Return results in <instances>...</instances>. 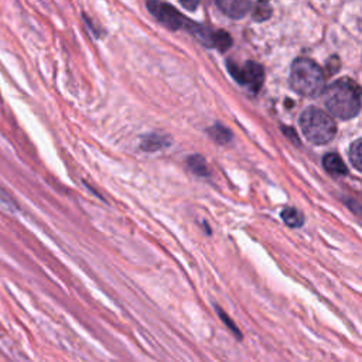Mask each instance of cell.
<instances>
[{
    "mask_svg": "<svg viewBox=\"0 0 362 362\" xmlns=\"http://www.w3.org/2000/svg\"><path fill=\"white\" fill-rule=\"evenodd\" d=\"M148 11L167 28L170 30H189L192 23L191 20L185 18L174 6L163 1H148L147 4Z\"/></svg>",
    "mask_w": 362,
    "mask_h": 362,
    "instance_id": "obj_4",
    "label": "cell"
},
{
    "mask_svg": "<svg viewBox=\"0 0 362 362\" xmlns=\"http://www.w3.org/2000/svg\"><path fill=\"white\" fill-rule=\"evenodd\" d=\"M181 4L187 8H195L197 7V3H188V1H181Z\"/></svg>",
    "mask_w": 362,
    "mask_h": 362,
    "instance_id": "obj_17",
    "label": "cell"
},
{
    "mask_svg": "<svg viewBox=\"0 0 362 362\" xmlns=\"http://www.w3.org/2000/svg\"><path fill=\"white\" fill-rule=\"evenodd\" d=\"M270 14H272L270 4L264 3V1H260V3L253 4V18H255L256 21H263V20L269 18Z\"/></svg>",
    "mask_w": 362,
    "mask_h": 362,
    "instance_id": "obj_14",
    "label": "cell"
},
{
    "mask_svg": "<svg viewBox=\"0 0 362 362\" xmlns=\"http://www.w3.org/2000/svg\"><path fill=\"white\" fill-rule=\"evenodd\" d=\"M348 205H349V208H351L356 215L362 216V206H359L356 202H349Z\"/></svg>",
    "mask_w": 362,
    "mask_h": 362,
    "instance_id": "obj_16",
    "label": "cell"
},
{
    "mask_svg": "<svg viewBox=\"0 0 362 362\" xmlns=\"http://www.w3.org/2000/svg\"><path fill=\"white\" fill-rule=\"evenodd\" d=\"M298 123L305 139L314 144L329 143L337 133L334 119L318 107H307L301 113Z\"/></svg>",
    "mask_w": 362,
    "mask_h": 362,
    "instance_id": "obj_3",
    "label": "cell"
},
{
    "mask_svg": "<svg viewBox=\"0 0 362 362\" xmlns=\"http://www.w3.org/2000/svg\"><path fill=\"white\" fill-rule=\"evenodd\" d=\"M281 218L291 228H298V226H301L304 223L303 214L298 209H296V208H286V209H283Z\"/></svg>",
    "mask_w": 362,
    "mask_h": 362,
    "instance_id": "obj_9",
    "label": "cell"
},
{
    "mask_svg": "<svg viewBox=\"0 0 362 362\" xmlns=\"http://www.w3.org/2000/svg\"><path fill=\"white\" fill-rule=\"evenodd\" d=\"M322 98L327 109L335 117L351 119L361 110V86L349 78H341L331 83L327 89H324Z\"/></svg>",
    "mask_w": 362,
    "mask_h": 362,
    "instance_id": "obj_1",
    "label": "cell"
},
{
    "mask_svg": "<svg viewBox=\"0 0 362 362\" xmlns=\"http://www.w3.org/2000/svg\"><path fill=\"white\" fill-rule=\"evenodd\" d=\"M228 68L230 75L239 83L246 85L253 92H257L263 83V78H264L263 68L253 61H247L242 66H238L233 62H228Z\"/></svg>",
    "mask_w": 362,
    "mask_h": 362,
    "instance_id": "obj_5",
    "label": "cell"
},
{
    "mask_svg": "<svg viewBox=\"0 0 362 362\" xmlns=\"http://www.w3.org/2000/svg\"><path fill=\"white\" fill-rule=\"evenodd\" d=\"M216 6L226 16L232 18H240L250 10V7H253V3L246 0H222V1H216Z\"/></svg>",
    "mask_w": 362,
    "mask_h": 362,
    "instance_id": "obj_6",
    "label": "cell"
},
{
    "mask_svg": "<svg viewBox=\"0 0 362 362\" xmlns=\"http://www.w3.org/2000/svg\"><path fill=\"white\" fill-rule=\"evenodd\" d=\"M349 158L354 167L362 173V139L352 143L349 148Z\"/></svg>",
    "mask_w": 362,
    "mask_h": 362,
    "instance_id": "obj_11",
    "label": "cell"
},
{
    "mask_svg": "<svg viewBox=\"0 0 362 362\" xmlns=\"http://www.w3.org/2000/svg\"><path fill=\"white\" fill-rule=\"evenodd\" d=\"M322 164H324V168L329 173V174H334V175H345L348 173L346 170V165L345 163L342 161V158L335 154V153H328L324 156L322 158Z\"/></svg>",
    "mask_w": 362,
    "mask_h": 362,
    "instance_id": "obj_8",
    "label": "cell"
},
{
    "mask_svg": "<svg viewBox=\"0 0 362 362\" xmlns=\"http://www.w3.org/2000/svg\"><path fill=\"white\" fill-rule=\"evenodd\" d=\"M325 76L322 68L310 58H297L291 64L290 85L291 88L308 98L318 96L324 92Z\"/></svg>",
    "mask_w": 362,
    "mask_h": 362,
    "instance_id": "obj_2",
    "label": "cell"
},
{
    "mask_svg": "<svg viewBox=\"0 0 362 362\" xmlns=\"http://www.w3.org/2000/svg\"><path fill=\"white\" fill-rule=\"evenodd\" d=\"M216 313H218V315H219V318L223 321V324L233 332V335L238 338V339H242V334H240V331H239V328L236 327V324L226 315V313L222 310V308H219V307H216Z\"/></svg>",
    "mask_w": 362,
    "mask_h": 362,
    "instance_id": "obj_15",
    "label": "cell"
},
{
    "mask_svg": "<svg viewBox=\"0 0 362 362\" xmlns=\"http://www.w3.org/2000/svg\"><path fill=\"white\" fill-rule=\"evenodd\" d=\"M170 144V139L163 134H147L140 141V148L144 151H157Z\"/></svg>",
    "mask_w": 362,
    "mask_h": 362,
    "instance_id": "obj_7",
    "label": "cell"
},
{
    "mask_svg": "<svg viewBox=\"0 0 362 362\" xmlns=\"http://www.w3.org/2000/svg\"><path fill=\"white\" fill-rule=\"evenodd\" d=\"M232 38L226 31H214L212 34V47H216L221 51H225L230 47Z\"/></svg>",
    "mask_w": 362,
    "mask_h": 362,
    "instance_id": "obj_12",
    "label": "cell"
},
{
    "mask_svg": "<svg viewBox=\"0 0 362 362\" xmlns=\"http://www.w3.org/2000/svg\"><path fill=\"white\" fill-rule=\"evenodd\" d=\"M188 165L189 168L198 174V175H208V167L205 160L201 156H192L188 158Z\"/></svg>",
    "mask_w": 362,
    "mask_h": 362,
    "instance_id": "obj_13",
    "label": "cell"
},
{
    "mask_svg": "<svg viewBox=\"0 0 362 362\" xmlns=\"http://www.w3.org/2000/svg\"><path fill=\"white\" fill-rule=\"evenodd\" d=\"M208 133L216 143H221V144H225L232 139V133L222 124H215L208 130Z\"/></svg>",
    "mask_w": 362,
    "mask_h": 362,
    "instance_id": "obj_10",
    "label": "cell"
}]
</instances>
